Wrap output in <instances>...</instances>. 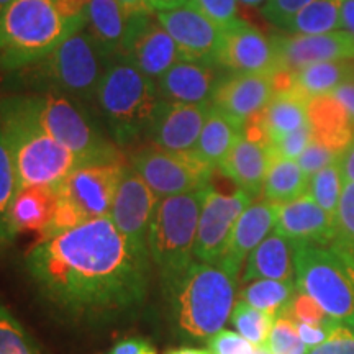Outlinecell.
<instances>
[{"label": "cell", "mask_w": 354, "mask_h": 354, "mask_svg": "<svg viewBox=\"0 0 354 354\" xmlns=\"http://www.w3.org/2000/svg\"><path fill=\"white\" fill-rule=\"evenodd\" d=\"M25 269L56 312L102 325L138 312L151 263L131 250L107 215L38 240Z\"/></svg>", "instance_id": "1"}, {"label": "cell", "mask_w": 354, "mask_h": 354, "mask_svg": "<svg viewBox=\"0 0 354 354\" xmlns=\"http://www.w3.org/2000/svg\"><path fill=\"white\" fill-rule=\"evenodd\" d=\"M0 127L12 154L19 189H56L79 165L77 158L53 138L39 120L33 95L0 99Z\"/></svg>", "instance_id": "2"}, {"label": "cell", "mask_w": 354, "mask_h": 354, "mask_svg": "<svg viewBox=\"0 0 354 354\" xmlns=\"http://www.w3.org/2000/svg\"><path fill=\"white\" fill-rule=\"evenodd\" d=\"M234 294L236 279L220 266L194 261L166 294L177 335L185 342L209 343L232 317Z\"/></svg>", "instance_id": "3"}, {"label": "cell", "mask_w": 354, "mask_h": 354, "mask_svg": "<svg viewBox=\"0 0 354 354\" xmlns=\"http://www.w3.org/2000/svg\"><path fill=\"white\" fill-rule=\"evenodd\" d=\"M84 28L57 0H12L0 15V69L28 68Z\"/></svg>", "instance_id": "4"}, {"label": "cell", "mask_w": 354, "mask_h": 354, "mask_svg": "<svg viewBox=\"0 0 354 354\" xmlns=\"http://www.w3.org/2000/svg\"><path fill=\"white\" fill-rule=\"evenodd\" d=\"M95 100L115 145L127 146L146 135L161 97L156 81L125 57L115 56L105 69Z\"/></svg>", "instance_id": "5"}, {"label": "cell", "mask_w": 354, "mask_h": 354, "mask_svg": "<svg viewBox=\"0 0 354 354\" xmlns=\"http://www.w3.org/2000/svg\"><path fill=\"white\" fill-rule=\"evenodd\" d=\"M205 192L207 187L196 192L161 197L153 212L148 248L165 294L196 261L194 246Z\"/></svg>", "instance_id": "6"}, {"label": "cell", "mask_w": 354, "mask_h": 354, "mask_svg": "<svg viewBox=\"0 0 354 354\" xmlns=\"http://www.w3.org/2000/svg\"><path fill=\"white\" fill-rule=\"evenodd\" d=\"M109 63L110 57L84 28L71 35L38 63L17 73H21L26 82L43 88V92H56L77 102H91L95 99Z\"/></svg>", "instance_id": "7"}, {"label": "cell", "mask_w": 354, "mask_h": 354, "mask_svg": "<svg viewBox=\"0 0 354 354\" xmlns=\"http://www.w3.org/2000/svg\"><path fill=\"white\" fill-rule=\"evenodd\" d=\"M297 290L312 297L335 320L354 328V292L333 246L292 241Z\"/></svg>", "instance_id": "8"}, {"label": "cell", "mask_w": 354, "mask_h": 354, "mask_svg": "<svg viewBox=\"0 0 354 354\" xmlns=\"http://www.w3.org/2000/svg\"><path fill=\"white\" fill-rule=\"evenodd\" d=\"M125 167V159L77 166L56 187V215L48 236L110 215Z\"/></svg>", "instance_id": "9"}, {"label": "cell", "mask_w": 354, "mask_h": 354, "mask_svg": "<svg viewBox=\"0 0 354 354\" xmlns=\"http://www.w3.org/2000/svg\"><path fill=\"white\" fill-rule=\"evenodd\" d=\"M35 109L46 131L77 158L79 165L123 159L117 145L102 135L91 117L69 97L56 92L33 95Z\"/></svg>", "instance_id": "10"}, {"label": "cell", "mask_w": 354, "mask_h": 354, "mask_svg": "<svg viewBox=\"0 0 354 354\" xmlns=\"http://www.w3.org/2000/svg\"><path fill=\"white\" fill-rule=\"evenodd\" d=\"M130 166L159 198L209 187L215 171L192 151H167L153 145L136 149Z\"/></svg>", "instance_id": "11"}, {"label": "cell", "mask_w": 354, "mask_h": 354, "mask_svg": "<svg viewBox=\"0 0 354 354\" xmlns=\"http://www.w3.org/2000/svg\"><path fill=\"white\" fill-rule=\"evenodd\" d=\"M253 201L254 198L241 189H236L233 194H221L212 187V184L207 187L194 246L197 261L218 264L234 225Z\"/></svg>", "instance_id": "12"}, {"label": "cell", "mask_w": 354, "mask_h": 354, "mask_svg": "<svg viewBox=\"0 0 354 354\" xmlns=\"http://www.w3.org/2000/svg\"><path fill=\"white\" fill-rule=\"evenodd\" d=\"M158 201L159 197L149 189V185L131 169L130 165H127L110 209V218L113 220L115 227L123 234L131 250L149 263L151 256H149L148 236Z\"/></svg>", "instance_id": "13"}, {"label": "cell", "mask_w": 354, "mask_h": 354, "mask_svg": "<svg viewBox=\"0 0 354 354\" xmlns=\"http://www.w3.org/2000/svg\"><path fill=\"white\" fill-rule=\"evenodd\" d=\"M156 19L171 35L183 59L218 66L223 28L198 12L189 2L156 10Z\"/></svg>", "instance_id": "14"}, {"label": "cell", "mask_w": 354, "mask_h": 354, "mask_svg": "<svg viewBox=\"0 0 354 354\" xmlns=\"http://www.w3.org/2000/svg\"><path fill=\"white\" fill-rule=\"evenodd\" d=\"M122 57L141 73L158 81L183 59L179 48L154 15L130 17V26L120 51Z\"/></svg>", "instance_id": "15"}, {"label": "cell", "mask_w": 354, "mask_h": 354, "mask_svg": "<svg viewBox=\"0 0 354 354\" xmlns=\"http://www.w3.org/2000/svg\"><path fill=\"white\" fill-rule=\"evenodd\" d=\"M279 69L287 73L326 61H354V35L346 30L323 35L276 33L271 37Z\"/></svg>", "instance_id": "16"}, {"label": "cell", "mask_w": 354, "mask_h": 354, "mask_svg": "<svg viewBox=\"0 0 354 354\" xmlns=\"http://www.w3.org/2000/svg\"><path fill=\"white\" fill-rule=\"evenodd\" d=\"M210 109L212 104L192 105L159 100L146 136L153 146L167 151H194L202 128L209 118Z\"/></svg>", "instance_id": "17"}, {"label": "cell", "mask_w": 354, "mask_h": 354, "mask_svg": "<svg viewBox=\"0 0 354 354\" xmlns=\"http://www.w3.org/2000/svg\"><path fill=\"white\" fill-rule=\"evenodd\" d=\"M218 66L230 73L268 76H274L281 71L272 39L241 19L223 30Z\"/></svg>", "instance_id": "18"}, {"label": "cell", "mask_w": 354, "mask_h": 354, "mask_svg": "<svg viewBox=\"0 0 354 354\" xmlns=\"http://www.w3.org/2000/svg\"><path fill=\"white\" fill-rule=\"evenodd\" d=\"M274 76L230 73L220 79L212 105L245 128L251 118L258 117L268 107L276 94Z\"/></svg>", "instance_id": "19"}, {"label": "cell", "mask_w": 354, "mask_h": 354, "mask_svg": "<svg viewBox=\"0 0 354 354\" xmlns=\"http://www.w3.org/2000/svg\"><path fill=\"white\" fill-rule=\"evenodd\" d=\"M279 209L281 205L268 201L251 203L238 218L227 250L216 266H220L225 272L238 281L243 263L248 259V256L276 228Z\"/></svg>", "instance_id": "20"}, {"label": "cell", "mask_w": 354, "mask_h": 354, "mask_svg": "<svg viewBox=\"0 0 354 354\" xmlns=\"http://www.w3.org/2000/svg\"><path fill=\"white\" fill-rule=\"evenodd\" d=\"M216 68L218 66L180 59L156 81L159 97L179 104H212L221 79Z\"/></svg>", "instance_id": "21"}, {"label": "cell", "mask_w": 354, "mask_h": 354, "mask_svg": "<svg viewBox=\"0 0 354 354\" xmlns=\"http://www.w3.org/2000/svg\"><path fill=\"white\" fill-rule=\"evenodd\" d=\"M274 230L290 241H312L323 246H333L338 236L336 220L308 194L281 205Z\"/></svg>", "instance_id": "22"}, {"label": "cell", "mask_w": 354, "mask_h": 354, "mask_svg": "<svg viewBox=\"0 0 354 354\" xmlns=\"http://www.w3.org/2000/svg\"><path fill=\"white\" fill-rule=\"evenodd\" d=\"M272 153L268 143L251 140L241 135L230 151L220 171L228 177L238 189L245 190L256 198L263 192V185L271 166Z\"/></svg>", "instance_id": "23"}, {"label": "cell", "mask_w": 354, "mask_h": 354, "mask_svg": "<svg viewBox=\"0 0 354 354\" xmlns=\"http://www.w3.org/2000/svg\"><path fill=\"white\" fill-rule=\"evenodd\" d=\"M57 207L56 189H19L12 207V227L15 234L35 233L39 240L48 236Z\"/></svg>", "instance_id": "24"}, {"label": "cell", "mask_w": 354, "mask_h": 354, "mask_svg": "<svg viewBox=\"0 0 354 354\" xmlns=\"http://www.w3.org/2000/svg\"><path fill=\"white\" fill-rule=\"evenodd\" d=\"M308 123L313 140L335 153H342L354 140V128L343 105L333 95L315 97L308 102Z\"/></svg>", "instance_id": "25"}, {"label": "cell", "mask_w": 354, "mask_h": 354, "mask_svg": "<svg viewBox=\"0 0 354 354\" xmlns=\"http://www.w3.org/2000/svg\"><path fill=\"white\" fill-rule=\"evenodd\" d=\"M258 279L274 281H292L294 279V259H292V241L279 232H271L266 240L256 246L248 256L243 282Z\"/></svg>", "instance_id": "26"}, {"label": "cell", "mask_w": 354, "mask_h": 354, "mask_svg": "<svg viewBox=\"0 0 354 354\" xmlns=\"http://www.w3.org/2000/svg\"><path fill=\"white\" fill-rule=\"evenodd\" d=\"M130 17L117 0H88L86 30L110 59L120 55Z\"/></svg>", "instance_id": "27"}, {"label": "cell", "mask_w": 354, "mask_h": 354, "mask_svg": "<svg viewBox=\"0 0 354 354\" xmlns=\"http://www.w3.org/2000/svg\"><path fill=\"white\" fill-rule=\"evenodd\" d=\"M308 102L307 97L292 87L276 91L268 107L258 115L268 145L307 125Z\"/></svg>", "instance_id": "28"}, {"label": "cell", "mask_w": 354, "mask_h": 354, "mask_svg": "<svg viewBox=\"0 0 354 354\" xmlns=\"http://www.w3.org/2000/svg\"><path fill=\"white\" fill-rule=\"evenodd\" d=\"M243 127L233 122L228 115L212 105L209 118L202 128L201 136L194 148V154L210 166L212 169H220L233 146L241 138Z\"/></svg>", "instance_id": "29"}, {"label": "cell", "mask_w": 354, "mask_h": 354, "mask_svg": "<svg viewBox=\"0 0 354 354\" xmlns=\"http://www.w3.org/2000/svg\"><path fill=\"white\" fill-rule=\"evenodd\" d=\"M354 81V61H326L292 73L290 87L308 100L333 94L342 84Z\"/></svg>", "instance_id": "30"}, {"label": "cell", "mask_w": 354, "mask_h": 354, "mask_svg": "<svg viewBox=\"0 0 354 354\" xmlns=\"http://www.w3.org/2000/svg\"><path fill=\"white\" fill-rule=\"evenodd\" d=\"M310 177L297 161L272 156L268 176L263 185V201L284 205L308 194Z\"/></svg>", "instance_id": "31"}, {"label": "cell", "mask_w": 354, "mask_h": 354, "mask_svg": "<svg viewBox=\"0 0 354 354\" xmlns=\"http://www.w3.org/2000/svg\"><path fill=\"white\" fill-rule=\"evenodd\" d=\"M281 30L290 35H323L343 30L342 0H315L295 13Z\"/></svg>", "instance_id": "32"}, {"label": "cell", "mask_w": 354, "mask_h": 354, "mask_svg": "<svg viewBox=\"0 0 354 354\" xmlns=\"http://www.w3.org/2000/svg\"><path fill=\"white\" fill-rule=\"evenodd\" d=\"M297 292L295 281H274V279H258L250 282L240 292V300L250 304L251 307L263 310L277 317L284 312L292 297Z\"/></svg>", "instance_id": "33"}, {"label": "cell", "mask_w": 354, "mask_h": 354, "mask_svg": "<svg viewBox=\"0 0 354 354\" xmlns=\"http://www.w3.org/2000/svg\"><path fill=\"white\" fill-rule=\"evenodd\" d=\"M17 194H19V180H17L15 166L0 127V250L12 245L17 236L12 227V207Z\"/></svg>", "instance_id": "34"}, {"label": "cell", "mask_w": 354, "mask_h": 354, "mask_svg": "<svg viewBox=\"0 0 354 354\" xmlns=\"http://www.w3.org/2000/svg\"><path fill=\"white\" fill-rule=\"evenodd\" d=\"M346 180H344L342 166L336 159L330 166L323 167L317 174L310 177L308 183V196L322 207L326 214H330L336 220L338 216L339 202H342L343 189Z\"/></svg>", "instance_id": "35"}, {"label": "cell", "mask_w": 354, "mask_h": 354, "mask_svg": "<svg viewBox=\"0 0 354 354\" xmlns=\"http://www.w3.org/2000/svg\"><path fill=\"white\" fill-rule=\"evenodd\" d=\"M230 322L243 338H246L256 348H261L268 342V336L271 333L276 317L251 307L250 304L243 302V300H238L232 317H230Z\"/></svg>", "instance_id": "36"}, {"label": "cell", "mask_w": 354, "mask_h": 354, "mask_svg": "<svg viewBox=\"0 0 354 354\" xmlns=\"http://www.w3.org/2000/svg\"><path fill=\"white\" fill-rule=\"evenodd\" d=\"M264 348L271 354H308L310 349L302 342L297 323L286 313H279Z\"/></svg>", "instance_id": "37"}, {"label": "cell", "mask_w": 354, "mask_h": 354, "mask_svg": "<svg viewBox=\"0 0 354 354\" xmlns=\"http://www.w3.org/2000/svg\"><path fill=\"white\" fill-rule=\"evenodd\" d=\"M0 354H38L21 323L0 302Z\"/></svg>", "instance_id": "38"}, {"label": "cell", "mask_w": 354, "mask_h": 354, "mask_svg": "<svg viewBox=\"0 0 354 354\" xmlns=\"http://www.w3.org/2000/svg\"><path fill=\"white\" fill-rule=\"evenodd\" d=\"M338 236L333 246L343 248L354 259V183H346L336 216Z\"/></svg>", "instance_id": "39"}, {"label": "cell", "mask_w": 354, "mask_h": 354, "mask_svg": "<svg viewBox=\"0 0 354 354\" xmlns=\"http://www.w3.org/2000/svg\"><path fill=\"white\" fill-rule=\"evenodd\" d=\"M281 313L289 315L295 323H305V325H328V323L338 322L331 318L315 300L300 290L295 292L290 304Z\"/></svg>", "instance_id": "40"}, {"label": "cell", "mask_w": 354, "mask_h": 354, "mask_svg": "<svg viewBox=\"0 0 354 354\" xmlns=\"http://www.w3.org/2000/svg\"><path fill=\"white\" fill-rule=\"evenodd\" d=\"M312 127H310V123H307V125L299 128V130L287 133V135L281 136L279 140L272 141V143L269 145V148H271L272 156L297 161L300 154H302L305 149H307V146L312 143Z\"/></svg>", "instance_id": "41"}, {"label": "cell", "mask_w": 354, "mask_h": 354, "mask_svg": "<svg viewBox=\"0 0 354 354\" xmlns=\"http://www.w3.org/2000/svg\"><path fill=\"white\" fill-rule=\"evenodd\" d=\"M187 2L223 30L240 20L238 0H187Z\"/></svg>", "instance_id": "42"}, {"label": "cell", "mask_w": 354, "mask_h": 354, "mask_svg": "<svg viewBox=\"0 0 354 354\" xmlns=\"http://www.w3.org/2000/svg\"><path fill=\"white\" fill-rule=\"evenodd\" d=\"M339 154L335 153L333 149H330L328 146H325L320 141L312 140V143L307 146V149L300 154L297 159L299 166L302 167V171L308 177L317 174L318 171H322L323 167L330 166L331 162H335L338 159Z\"/></svg>", "instance_id": "43"}, {"label": "cell", "mask_w": 354, "mask_h": 354, "mask_svg": "<svg viewBox=\"0 0 354 354\" xmlns=\"http://www.w3.org/2000/svg\"><path fill=\"white\" fill-rule=\"evenodd\" d=\"M312 2L315 0H268L266 6L261 8V15L271 25L282 28L295 13H299Z\"/></svg>", "instance_id": "44"}, {"label": "cell", "mask_w": 354, "mask_h": 354, "mask_svg": "<svg viewBox=\"0 0 354 354\" xmlns=\"http://www.w3.org/2000/svg\"><path fill=\"white\" fill-rule=\"evenodd\" d=\"M210 354H253L256 351L254 344L232 330H221L209 339Z\"/></svg>", "instance_id": "45"}, {"label": "cell", "mask_w": 354, "mask_h": 354, "mask_svg": "<svg viewBox=\"0 0 354 354\" xmlns=\"http://www.w3.org/2000/svg\"><path fill=\"white\" fill-rule=\"evenodd\" d=\"M308 354H354V328L338 323L328 338Z\"/></svg>", "instance_id": "46"}, {"label": "cell", "mask_w": 354, "mask_h": 354, "mask_svg": "<svg viewBox=\"0 0 354 354\" xmlns=\"http://www.w3.org/2000/svg\"><path fill=\"white\" fill-rule=\"evenodd\" d=\"M338 323L339 322H333L328 323V325H305V323H297V331L302 342L307 344V348L313 349L328 338Z\"/></svg>", "instance_id": "47"}, {"label": "cell", "mask_w": 354, "mask_h": 354, "mask_svg": "<svg viewBox=\"0 0 354 354\" xmlns=\"http://www.w3.org/2000/svg\"><path fill=\"white\" fill-rule=\"evenodd\" d=\"M107 354H158V349L145 338H125L110 348Z\"/></svg>", "instance_id": "48"}, {"label": "cell", "mask_w": 354, "mask_h": 354, "mask_svg": "<svg viewBox=\"0 0 354 354\" xmlns=\"http://www.w3.org/2000/svg\"><path fill=\"white\" fill-rule=\"evenodd\" d=\"M331 95H333L335 99L343 105V109L346 110L349 122H351V125L354 128V81L342 84L338 88H335Z\"/></svg>", "instance_id": "49"}, {"label": "cell", "mask_w": 354, "mask_h": 354, "mask_svg": "<svg viewBox=\"0 0 354 354\" xmlns=\"http://www.w3.org/2000/svg\"><path fill=\"white\" fill-rule=\"evenodd\" d=\"M128 17L136 15H154L156 7L153 0H117Z\"/></svg>", "instance_id": "50"}, {"label": "cell", "mask_w": 354, "mask_h": 354, "mask_svg": "<svg viewBox=\"0 0 354 354\" xmlns=\"http://www.w3.org/2000/svg\"><path fill=\"white\" fill-rule=\"evenodd\" d=\"M339 166H342L343 177L346 183H354V140L344 151L339 153L338 156Z\"/></svg>", "instance_id": "51"}, {"label": "cell", "mask_w": 354, "mask_h": 354, "mask_svg": "<svg viewBox=\"0 0 354 354\" xmlns=\"http://www.w3.org/2000/svg\"><path fill=\"white\" fill-rule=\"evenodd\" d=\"M343 30L354 35V0H342Z\"/></svg>", "instance_id": "52"}, {"label": "cell", "mask_w": 354, "mask_h": 354, "mask_svg": "<svg viewBox=\"0 0 354 354\" xmlns=\"http://www.w3.org/2000/svg\"><path fill=\"white\" fill-rule=\"evenodd\" d=\"M333 248L336 250V253H338L339 259H342L344 269H346L349 282H351V287H353V292H354V259H353V256L349 254L348 251H344L343 248H339V246H333Z\"/></svg>", "instance_id": "53"}, {"label": "cell", "mask_w": 354, "mask_h": 354, "mask_svg": "<svg viewBox=\"0 0 354 354\" xmlns=\"http://www.w3.org/2000/svg\"><path fill=\"white\" fill-rule=\"evenodd\" d=\"M165 354H210V351L209 349L194 348V346H180V348L167 349Z\"/></svg>", "instance_id": "54"}, {"label": "cell", "mask_w": 354, "mask_h": 354, "mask_svg": "<svg viewBox=\"0 0 354 354\" xmlns=\"http://www.w3.org/2000/svg\"><path fill=\"white\" fill-rule=\"evenodd\" d=\"M187 0H153L156 10H162V8H171L176 6H180V3H185Z\"/></svg>", "instance_id": "55"}, {"label": "cell", "mask_w": 354, "mask_h": 354, "mask_svg": "<svg viewBox=\"0 0 354 354\" xmlns=\"http://www.w3.org/2000/svg\"><path fill=\"white\" fill-rule=\"evenodd\" d=\"M268 0H238V3H243L245 7L250 8H263Z\"/></svg>", "instance_id": "56"}, {"label": "cell", "mask_w": 354, "mask_h": 354, "mask_svg": "<svg viewBox=\"0 0 354 354\" xmlns=\"http://www.w3.org/2000/svg\"><path fill=\"white\" fill-rule=\"evenodd\" d=\"M10 2H12V0H0V15L6 12V8L10 6Z\"/></svg>", "instance_id": "57"}, {"label": "cell", "mask_w": 354, "mask_h": 354, "mask_svg": "<svg viewBox=\"0 0 354 354\" xmlns=\"http://www.w3.org/2000/svg\"><path fill=\"white\" fill-rule=\"evenodd\" d=\"M253 354H271V353H269L264 346H261V348H256V351Z\"/></svg>", "instance_id": "58"}]
</instances>
